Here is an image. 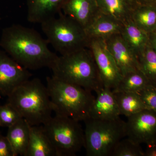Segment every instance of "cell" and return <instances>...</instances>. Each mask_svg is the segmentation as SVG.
Returning <instances> with one entry per match:
<instances>
[{"label": "cell", "instance_id": "1", "mask_svg": "<svg viewBox=\"0 0 156 156\" xmlns=\"http://www.w3.org/2000/svg\"><path fill=\"white\" fill-rule=\"evenodd\" d=\"M48 44L36 30L18 24L3 29L0 41L5 52L28 70L51 67L58 56Z\"/></svg>", "mask_w": 156, "mask_h": 156}, {"label": "cell", "instance_id": "2", "mask_svg": "<svg viewBox=\"0 0 156 156\" xmlns=\"http://www.w3.org/2000/svg\"><path fill=\"white\" fill-rule=\"evenodd\" d=\"M53 76L95 93L104 88L95 59L89 48L58 56L50 68Z\"/></svg>", "mask_w": 156, "mask_h": 156}, {"label": "cell", "instance_id": "3", "mask_svg": "<svg viewBox=\"0 0 156 156\" xmlns=\"http://www.w3.org/2000/svg\"><path fill=\"white\" fill-rule=\"evenodd\" d=\"M47 87L53 112L78 121L90 118L95 97L91 91L66 83L52 76L47 77Z\"/></svg>", "mask_w": 156, "mask_h": 156}, {"label": "cell", "instance_id": "4", "mask_svg": "<svg viewBox=\"0 0 156 156\" xmlns=\"http://www.w3.org/2000/svg\"><path fill=\"white\" fill-rule=\"evenodd\" d=\"M8 102L30 126L44 124L52 117V104L47 86L37 78L29 80L14 89Z\"/></svg>", "mask_w": 156, "mask_h": 156}, {"label": "cell", "instance_id": "5", "mask_svg": "<svg viewBox=\"0 0 156 156\" xmlns=\"http://www.w3.org/2000/svg\"><path fill=\"white\" fill-rule=\"evenodd\" d=\"M41 24L48 43L61 55L89 47V39L84 27L61 11L58 17Z\"/></svg>", "mask_w": 156, "mask_h": 156}, {"label": "cell", "instance_id": "6", "mask_svg": "<svg viewBox=\"0 0 156 156\" xmlns=\"http://www.w3.org/2000/svg\"><path fill=\"white\" fill-rule=\"evenodd\" d=\"M85 147L88 156H111L116 145L127 136L126 122L89 118L84 121Z\"/></svg>", "mask_w": 156, "mask_h": 156}, {"label": "cell", "instance_id": "7", "mask_svg": "<svg viewBox=\"0 0 156 156\" xmlns=\"http://www.w3.org/2000/svg\"><path fill=\"white\" fill-rule=\"evenodd\" d=\"M80 122L55 115L43 125L56 156H74L85 147L84 130Z\"/></svg>", "mask_w": 156, "mask_h": 156}, {"label": "cell", "instance_id": "8", "mask_svg": "<svg viewBox=\"0 0 156 156\" xmlns=\"http://www.w3.org/2000/svg\"><path fill=\"white\" fill-rule=\"evenodd\" d=\"M92 51L101 83L104 88L113 90L123 76L104 40L89 39V47Z\"/></svg>", "mask_w": 156, "mask_h": 156}, {"label": "cell", "instance_id": "9", "mask_svg": "<svg viewBox=\"0 0 156 156\" xmlns=\"http://www.w3.org/2000/svg\"><path fill=\"white\" fill-rule=\"evenodd\" d=\"M127 118L126 137L140 144L156 142V112L146 109Z\"/></svg>", "mask_w": 156, "mask_h": 156}, {"label": "cell", "instance_id": "10", "mask_svg": "<svg viewBox=\"0 0 156 156\" xmlns=\"http://www.w3.org/2000/svg\"><path fill=\"white\" fill-rule=\"evenodd\" d=\"M31 76L28 69L0 50V95L8 97Z\"/></svg>", "mask_w": 156, "mask_h": 156}, {"label": "cell", "instance_id": "11", "mask_svg": "<svg viewBox=\"0 0 156 156\" xmlns=\"http://www.w3.org/2000/svg\"><path fill=\"white\" fill-rule=\"evenodd\" d=\"M104 41L122 76L140 71L138 57L120 34L112 36Z\"/></svg>", "mask_w": 156, "mask_h": 156}, {"label": "cell", "instance_id": "12", "mask_svg": "<svg viewBox=\"0 0 156 156\" xmlns=\"http://www.w3.org/2000/svg\"><path fill=\"white\" fill-rule=\"evenodd\" d=\"M96 93L97 97L92 104L89 118L112 120L120 118L119 110L112 89L104 87Z\"/></svg>", "mask_w": 156, "mask_h": 156}, {"label": "cell", "instance_id": "13", "mask_svg": "<svg viewBox=\"0 0 156 156\" xmlns=\"http://www.w3.org/2000/svg\"><path fill=\"white\" fill-rule=\"evenodd\" d=\"M62 10L84 28L100 13L96 0H67Z\"/></svg>", "mask_w": 156, "mask_h": 156}, {"label": "cell", "instance_id": "14", "mask_svg": "<svg viewBox=\"0 0 156 156\" xmlns=\"http://www.w3.org/2000/svg\"><path fill=\"white\" fill-rule=\"evenodd\" d=\"M67 0H27V20L33 23L42 22L56 16L62 11Z\"/></svg>", "mask_w": 156, "mask_h": 156}, {"label": "cell", "instance_id": "15", "mask_svg": "<svg viewBox=\"0 0 156 156\" xmlns=\"http://www.w3.org/2000/svg\"><path fill=\"white\" fill-rule=\"evenodd\" d=\"M123 23L108 15L100 13L85 27L89 39H105L120 34Z\"/></svg>", "mask_w": 156, "mask_h": 156}, {"label": "cell", "instance_id": "16", "mask_svg": "<svg viewBox=\"0 0 156 156\" xmlns=\"http://www.w3.org/2000/svg\"><path fill=\"white\" fill-rule=\"evenodd\" d=\"M101 13L108 15L122 23L131 20L137 3L135 0H96Z\"/></svg>", "mask_w": 156, "mask_h": 156}, {"label": "cell", "instance_id": "17", "mask_svg": "<svg viewBox=\"0 0 156 156\" xmlns=\"http://www.w3.org/2000/svg\"><path fill=\"white\" fill-rule=\"evenodd\" d=\"M27 156H56L43 125L30 126Z\"/></svg>", "mask_w": 156, "mask_h": 156}, {"label": "cell", "instance_id": "18", "mask_svg": "<svg viewBox=\"0 0 156 156\" xmlns=\"http://www.w3.org/2000/svg\"><path fill=\"white\" fill-rule=\"evenodd\" d=\"M30 125L21 118L9 128L7 137L15 156H27L30 132Z\"/></svg>", "mask_w": 156, "mask_h": 156}, {"label": "cell", "instance_id": "19", "mask_svg": "<svg viewBox=\"0 0 156 156\" xmlns=\"http://www.w3.org/2000/svg\"><path fill=\"white\" fill-rule=\"evenodd\" d=\"M120 34L137 57L149 44V35L134 24L131 20L123 23Z\"/></svg>", "mask_w": 156, "mask_h": 156}, {"label": "cell", "instance_id": "20", "mask_svg": "<svg viewBox=\"0 0 156 156\" xmlns=\"http://www.w3.org/2000/svg\"><path fill=\"white\" fill-rule=\"evenodd\" d=\"M131 20L135 25L149 34L156 31V7L137 3Z\"/></svg>", "mask_w": 156, "mask_h": 156}, {"label": "cell", "instance_id": "21", "mask_svg": "<svg viewBox=\"0 0 156 156\" xmlns=\"http://www.w3.org/2000/svg\"><path fill=\"white\" fill-rule=\"evenodd\" d=\"M113 93L121 115H124L128 117L143 110L147 109L136 92H116Z\"/></svg>", "mask_w": 156, "mask_h": 156}, {"label": "cell", "instance_id": "22", "mask_svg": "<svg viewBox=\"0 0 156 156\" xmlns=\"http://www.w3.org/2000/svg\"><path fill=\"white\" fill-rule=\"evenodd\" d=\"M151 85L141 71L134 72L123 76L122 80L115 88L112 90L113 92H138Z\"/></svg>", "mask_w": 156, "mask_h": 156}, {"label": "cell", "instance_id": "23", "mask_svg": "<svg viewBox=\"0 0 156 156\" xmlns=\"http://www.w3.org/2000/svg\"><path fill=\"white\" fill-rule=\"evenodd\" d=\"M138 59L140 71L151 85L156 88V52L150 44Z\"/></svg>", "mask_w": 156, "mask_h": 156}, {"label": "cell", "instance_id": "24", "mask_svg": "<svg viewBox=\"0 0 156 156\" xmlns=\"http://www.w3.org/2000/svg\"><path fill=\"white\" fill-rule=\"evenodd\" d=\"M111 156H144V151L140 144L125 137L117 143Z\"/></svg>", "mask_w": 156, "mask_h": 156}, {"label": "cell", "instance_id": "25", "mask_svg": "<svg viewBox=\"0 0 156 156\" xmlns=\"http://www.w3.org/2000/svg\"><path fill=\"white\" fill-rule=\"evenodd\" d=\"M21 118L17 110L8 102L0 106V127L9 128Z\"/></svg>", "mask_w": 156, "mask_h": 156}, {"label": "cell", "instance_id": "26", "mask_svg": "<svg viewBox=\"0 0 156 156\" xmlns=\"http://www.w3.org/2000/svg\"><path fill=\"white\" fill-rule=\"evenodd\" d=\"M137 93L147 109L156 112V88L149 85Z\"/></svg>", "mask_w": 156, "mask_h": 156}, {"label": "cell", "instance_id": "27", "mask_svg": "<svg viewBox=\"0 0 156 156\" xmlns=\"http://www.w3.org/2000/svg\"><path fill=\"white\" fill-rule=\"evenodd\" d=\"M0 156H15L7 136L0 134Z\"/></svg>", "mask_w": 156, "mask_h": 156}, {"label": "cell", "instance_id": "28", "mask_svg": "<svg viewBox=\"0 0 156 156\" xmlns=\"http://www.w3.org/2000/svg\"><path fill=\"white\" fill-rule=\"evenodd\" d=\"M146 145L144 156H156V141Z\"/></svg>", "mask_w": 156, "mask_h": 156}, {"label": "cell", "instance_id": "29", "mask_svg": "<svg viewBox=\"0 0 156 156\" xmlns=\"http://www.w3.org/2000/svg\"><path fill=\"white\" fill-rule=\"evenodd\" d=\"M149 35L150 44L156 52V31L149 34Z\"/></svg>", "mask_w": 156, "mask_h": 156}, {"label": "cell", "instance_id": "30", "mask_svg": "<svg viewBox=\"0 0 156 156\" xmlns=\"http://www.w3.org/2000/svg\"><path fill=\"white\" fill-rule=\"evenodd\" d=\"M136 2L142 5H151L156 7V0H135Z\"/></svg>", "mask_w": 156, "mask_h": 156}, {"label": "cell", "instance_id": "31", "mask_svg": "<svg viewBox=\"0 0 156 156\" xmlns=\"http://www.w3.org/2000/svg\"></svg>", "mask_w": 156, "mask_h": 156}, {"label": "cell", "instance_id": "32", "mask_svg": "<svg viewBox=\"0 0 156 156\" xmlns=\"http://www.w3.org/2000/svg\"></svg>", "mask_w": 156, "mask_h": 156}]
</instances>
